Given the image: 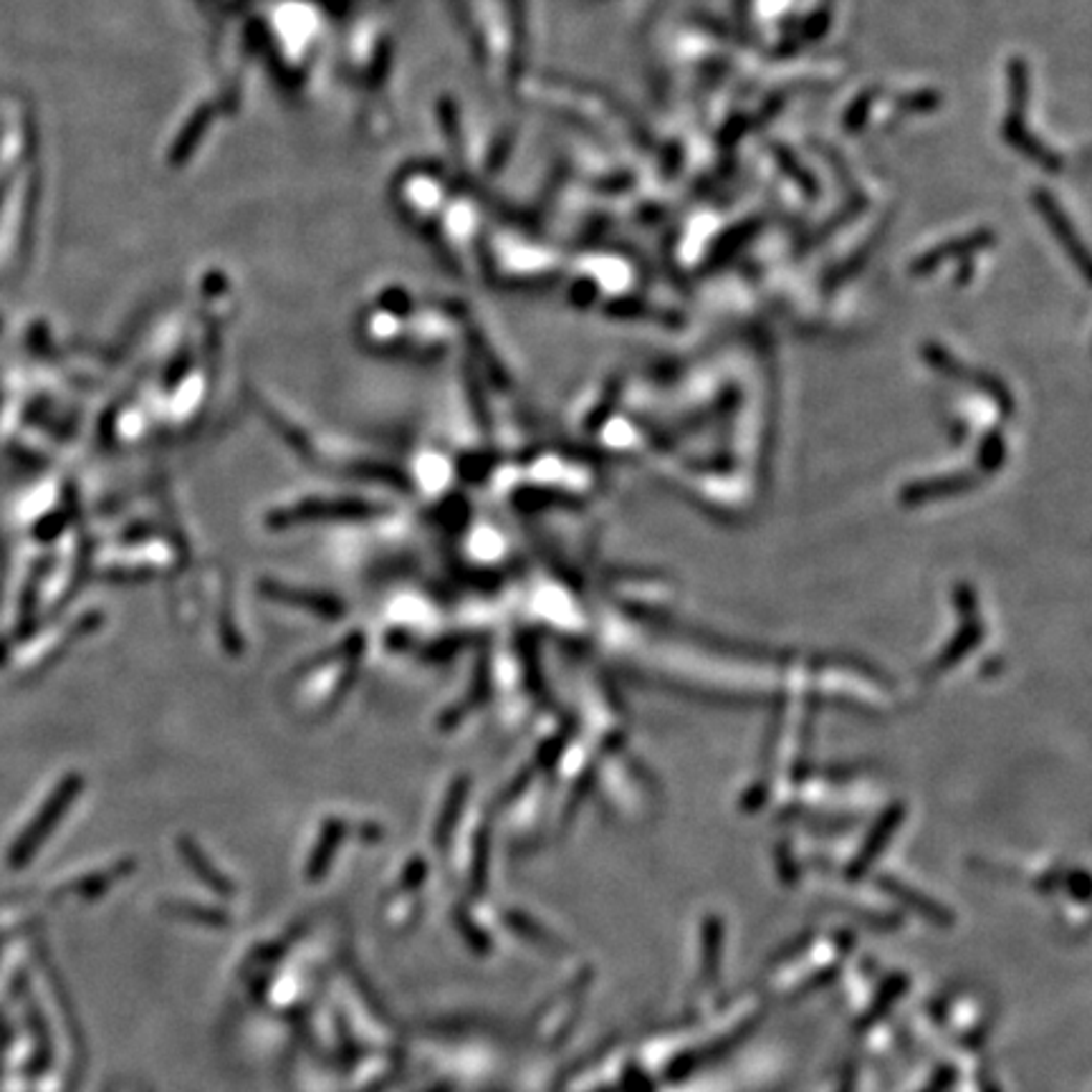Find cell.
<instances>
[{
    "label": "cell",
    "mask_w": 1092,
    "mask_h": 1092,
    "mask_svg": "<svg viewBox=\"0 0 1092 1092\" xmlns=\"http://www.w3.org/2000/svg\"><path fill=\"white\" fill-rule=\"evenodd\" d=\"M949 1083H954V1070H949V1067H941V1070H938L936 1079H933V1083L923 1092H943L945 1088H949Z\"/></svg>",
    "instance_id": "8992f818"
},
{
    "label": "cell",
    "mask_w": 1092,
    "mask_h": 1092,
    "mask_svg": "<svg viewBox=\"0 0 1092 1092\" xmlns=\"http://www.w3.org/2000/svg\"><path fill=\"white\" fill-rule=\"evenodd\" d=\"M266 595H271L273 600L291 602V605H298L302 609H311V612L321 615V618H337V615H341V602L329 595H321V592H302L284 587V584H266Z\"/></svg>",
    "instance_id": "3957f363"
},
{
    "label": "cell",
    "mask_w": 1092,
    "mask_h": 1092,
    "mask_svg": "<svg viewBox=\"0 0 1092 1092\" xmlns=\"http://www.w3.org/2000/svg\"><path fill=\"white\" fill-rule=\"evenodd\" d=\"M881 888L886 890L888 895H893L895 900L902 902V906H908L911 911H915L918 915H923L926 920H931V923L936 926H949L954 923V913L949 911V908L941 906L938 900L929 898V895L918 893V890L906 886V883L898 881V877H883L881 881Z\"/></svg>",
    "instance_id": "6da1fadb"
},
{
    "label": "cell",
    "mask_w": 1092,
    "mask_h": 1092,
    "mask_svg": "<svg viewBox=\"0 0 1092 1092\" xmlns=\"http://www.w3.org/2000/svg\"><path fill=\"white\" fill-rule=\"evenodd\" d=\"M377 509H372V504L367 502H307V504H298L296 509L291 511H281L278 518H273L276 523H294V521H304V518H325V516H370L375 514Z\"/></svg>",
    "instance_id": "7a4b0ae2"
},
{
    "label": "cell",
    "mask_w": 1092,
    "mask_h": 1092,
    "mask_svg": "<svg viewBox=\"0 0 1092 1092\" xmlns=\"http://www.w3.org/2000/svg\"><path fill=\"white\" fill-rule=\"evenodd\" d=\"M906 984H908V979L902 974L890 976L886 984L881 986V991H877L875 1002H872V1006H868V1015H865L863 1022L872 1024V1022H877V1019H881L883 1015H886V1011H890V1006L898 1002L900 994L906 991Z\"/></svg>",
    "instance_id": "277c9868"
},
{
    "label": "cell",
    "mask_w": 1092,
    "mask_h": 1092,
    "mask_svg": "<svg viewBox=\"0 0 1092 1092\" xmlns=\"http://www.w3.org/2000/svg\"><path fill=\"white\" fill-rule=\"evenodd\" d=\"M718 949H721V923L718 918H706L704 923V968L709 979L718 974Z\"/></svg>",
    "instance_id": "5b68a950"
},
{
    "label": "cell",
    "mask_w": 1092,
    "mask_h": 1092,
    "mask_svg": "<svg viewBox=\"0 0 1092 1092\" xmlns=\"http://www.w3.org/2000/svg\"><path fill=\"white\" fill-rule=\"evenodd\" d=\"M986 1092H999V1090H997V1088H989V1090H986Z\"/></svg>",
    "instance_id": "ba28073f"
},
{
    "label": "cell",
    "mask_w": 1092,
    "mask_h": 1092,
    "mask_svg": "<svg viewBox=\"0 0 1092 1092\" xmlns=\"http://www.w3.org/2000/svg\"><path fill=\"white\" fill-rule=\"evenodd\" d=\"M838 1092H855V1070H845Z\"/></svg>",
    "instance_id": "52a82bcc"
}]
</instances>
